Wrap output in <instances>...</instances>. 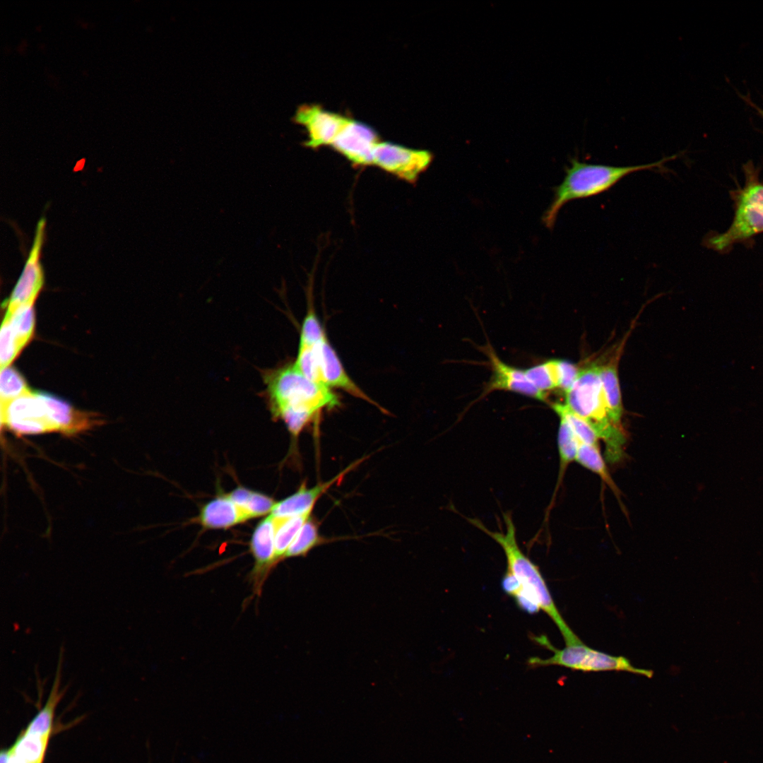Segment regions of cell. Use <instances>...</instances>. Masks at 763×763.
Masks as SVG:
<instances>
[{
    "label": "cell",
    "mask_w": 763,
    "mask_h": 763,
    "mask_svg": "<svg viewBox=\"0 0 763 763\" xmlns=\"http://www.w3.org/2000/svg\"><path fill=\"white\" fill-rule=\"evenodd\" d=\"M309 302L310 304L308 306L307 314L301 326L299 342L300 346H313L318 343L326 335L311 300Z\"/></svg>",
    "instance_id": "cell-30"
},
{
    "label": "cell",
    "mask_w": 763,
    "mask_h": 763,
    "mask_svg": "<svg viewBox=\"0 0 763 763\" xmlns=\"http://www.w3.org/2000/svg\"><path fill=\"white\" fill-rule=\"evenodd\" d=\"M318 343L313 346L299 345L294 363L300 372L309 380L327 387L324 382L321 372Z\"/></svg>",
    "instance_id": "cell-28"
},
{
    "label": "cell",
    "mask_w": 763,
    "mask_h": 763,
    "mask_svg": "<svg viewBox=\"0 0 763 763\" xmlns=\"http://www.w3.org/2000/svg\"><path fill=\"white\" fill-rule=\"evenodd\" d=\"M738 203L763 208V186L751 184L747 187L740 194Z\"/></svg>",
    "instance_id": "cell-32"
},
{
    "label": "cell",
    "mask_w": 763,
    "mask_h": 763,
    "mask_svg": "<svg viewBox=\"0 0 763 763\" xmlns=\"http://www.w3.org/2000/svg\"><path fill=\"white\" fill-rule=\"evenodd\" d=\"M546 648L553 651V655L548 658L536 657L534 659L536 667L560 666L583 672L627 671L647 678H651L653 674L652 670L634 667L623 656L609 655L583 643L566 646L562 649H557L548 643Z\"/></svg>",
    "instance_id": "cell-5"
},
{
    "label": "cell",
    "mask_w": 763,
    "mask_h": 763,
    "mask_svg": "<svg viewBox=\"0 0 763 763\" xmlns=\"http://www.w3.org/2000/svg\"><path fill=\"white\" fill-rule=\"evenodd\" d=\"M64 658V648L61 647L53 685L45 706L36 714L24 730L28 733L50 736L55 709L62 698L65 690H60Z\"/></svg>",
    "instance_id": "cell-17"
},
{
    "label": "cell",
    "mask_w": 763,
    "mask_h": 763,
    "mask_svg": "<svg viewBox=\"0 0 763 763\" xmlns=\"http://www.w3.org/2000/svg\"><path fill=\"white\" fill-rule=\"evenodd\" d=\"M312 512L285 518H275L276 524L275 535V564L284 559L288 548L304 523L311 517Z\"/></svg>",
    "instance_id": "cell-21"
},
{
    "label": "cell",
    "mask_w": 763,
    "mask_h": 763,
    "mask_svg": "<svg viewBox=\"0 0 763 763\" xmlns=\"http://www.w3.org/2000/svg\"><path fill=\"white\" fill-rule=\"evenodd\" d=\"M551 407L560 418L564 420L571 427L579 442L598 445L600 439L592 426L572 411L565 403H555Z\"/></svg>",
    "instance_id": "cell-25"
},
{
    "label": "cell",
    "mask_w": 763,
    "mask_h": 763,
    "mask_svg": "<svg viewBox=\"0 0 763 763\" xmlns=\"http://www.w3.org/2000/svg\"><path fill=\"white\" fill-rule=\"evenodd\" d=\"M318 352L322 377L327 387L342 389L351 396L377 406L348 376L326 335L319 342Z\"/></svg>",
    "instance_id": "cell-14"
},
{
    "label": "cell",
    "mask_w": 763,
    "mask_h": 763,
    "mask_svg": "<svg viewBox=\"0 0 763 763\" xmlns=\"http://www.w3.org/2000/svg\"><path fill=\"white\" fill-rule=\"evenodd\" d=\"M572 411L586 420L605 443L607 459L615 462L621 459L625 442L622 425L615 422L608 408L599 374L595 365L580 369L579 375L565 393V403Z\"/></svg>",
    "instance_id": "cell-4"
},
{
    "label": "cell",
    "mask_w": 763,
    "mask_h": 763,
    "mask_svg": "<svg viewBox=\"0 0 763 763\" xmlns=\"http://www.w3.org/2000/svg\"><path fill=\"white\" fill-rule=\"evenodd\" d=\"M530 382L540 391L560 389V360H550L524 370Z\"/></svg>",
    "instance_id": "cell-24"
},
{
    "label": "cell",
    "mask_w": 763,
    "mask_h": 763,
    "mask_svg": "<svg viewBox=\"0 0 763 763\" xmlns=\"http://www.w3.org/2000/svg\"><path fill=\"white\" fill-rule=\"evenodd\" d=\"M763 231V208L738 203L735 217L730 228L723 234L710 239L714 248L723 249L735 241Z\"/></svg>",
    "instance_id": "cell-15"
},
{
    "label": "cell",
    "mask_w": 763,
    "mask_h": 763,
    "mask_svg": "<svg viewBox=\"0 0 763 763\" xmlns=\"http://www.w3.org/2000/svg\"><path fill=\"white\" fill-rule=\"evenodd\" d=\"M465 518L500 545L507 559V571L517 579L521 586V591L531 598L555 622L566 646L582 643L559 613L538 566L519 546L516 527L511 514L509 512L503 514L505 524L503 532L490 530L477 519Z\"/></svg>",
    "instance_id": "cell-2"
},
{
    "label": "cell",
    "mask_w": 763,
    "mask_h": 763,
    "mask_svg": "<svg viewBox=\"0 0 763 763\" xmlns=\"http://www.w3.org/2000/svg\"><path fill=\"white\" fill-rule=\"evenodd\" d=\"M575 461L598 475L619 499L620 492L609 473L598 445L579 442Z\"/></svg>",
    "instance_id": "cell-22"
},
{
    "label": "cell",
    "mask_w": 763,
    "mask_h": 763,
    "mask_svg": "<svg viewBox=\"0 0 763 763\" xmlns=\"http://www.w3.org/2000/svg\"><path fill=\"white\" fill-rule=\"evenodd\" d=\"M3 321L9 325L20 348L22 350L33 334L35 314L32 306L18 308L11 316L5 317Z\"/></svg>",
    "instance_id": "cell-27"
},
{
    "label": "cell",
    "mask_w": 763,
    "mask_h": 763,
    "mask_svg": "<svg viewBox=\"0 0 763 763\" xmlns=\"http://www.w3.org/2000/svg\"><path fill=\"white\" fill-rule=\"evenodd\" d=\"M0 350L1 369L8 367L21 350L9 325L4 321L1 328Z\"/></svg>",
    "instance_id": "cell-31"
},
{
    "label": "cell",
    "mask_w": 763,
    "mask_h": 763,
    "mask_svg": "<svg viewBox=\"0 0 763 763\" xmlns=\"http://www.w3.org/2000/svg\"><path fill=\"white\" fill-rule=\"evenodd\" d=\"M749 102H750L751 106L752 105V107L757 110V113L759 114H760L762 116V117L763 118V110L761 109L760 107L755 105L752 102H751V101H749Z\"/></svg>",
    "instance_id": "cell-33"
},
{
    "label": "cell",
    "mask_w": 763,
    "mask_h": 763,
    "mask_svg": "<svg viewBox=\"0 0 763 763\" xmlns=\"http://www.w3.org/2000/svg\"><path fill=\"white\" fill-rule=\"evenodd\" d=\"M486 353L492 368V375L482 396L495 390H506L540 401L545 400L546 394L540 391L530 382L524 370L503 362L490 346L486 349Z\"/></svg>",
    "instance_id": "cell-13"
},
{
    "label": "cell",
    "mask_w": 763,
    "mask_h": 763,
    "mask_svg": "<svg viewBox=\"0 0 763 763\" xmlns=\"http://www.w3.org/2000/svg\"><path fill=\"white\" fill-rule=\"evenodd\" d=\"M45 225L44 219L38 222L32 248L21 276L11 293L5 317L11 316L20 307L32 306L43 285L44 275L40 256Z\"/></svg>",
    "instance_id": "cell-9"
},
{
    "label": "cell",
    "mask_w": 763,
    "mask_h": 763,
    "mask_svg": "<svg viewBox=\"0 0 763 763\" xmlns=\"http://www.w3.org/2000/svg\"><path fill=\"white\" fill-rule=\"evenodd\" d=\"M30 391L25 379L14 368L1 369L0 407Z\"/></svg>",
    "instance_id": "cell-29"
},
{
    "label": "cell",
    "mask_w": 763,
    "mask_h": 763,
    "mask_svg": "<svg viewBox=\"0 0 763 763\" xmlns=\"http://www.w3.org/2000/svg\"><path fill=\"white\" fill-rule=\"evenodd\" d=\"M227 496L239 508L245 521L271 514L276 504L270 497L242 486L236 487Z\"/></svg>",
    "instance_id": "cell-18"
},
{
    "label": "cell",
    "mask_w": 763,
    "mask_h": 763,
    "mask_svg": "<svg viewBox=\"0 0 763 763\" xmlns=\"http://www.w3.org/2000/svg\"><path fill=\"white\" fill-rule=\"evenodd\" d=\"M677 155H670L652 163L633 166L590 164L580 162L575 158H572L570 166L565 168L564 179L554 189L553 199L543 215V223L548 228L552 229L560 209L568 202L592 197L608 191L632 173L663 170L664 165Z\"/></svg>",
    "instance_id": "cell-3"
},
{
    "label": "cell",
    "mask_w": 763,
    "mask_h": 763,
    "mask_svg": "<svg viewBox=\"0 0 763 763\" xmlns=\"http://www.w3.org/2000/svg\"><path fill=\"white\" fill-rule=\"evenodd\" d=\"M377 132L367 124L349 118L331 147L356 166L372 165L379 142Z\"/></svg>",
    "instance_id": "cell-10"
},
{
    "label": "cell",
    "mask_w": 763,
    "mask_h": 763,
    "mask_svg": "<svg viewBox=\"0 0 763 763\" xmlns=\"http://www.w3.org/2000/svg\"><path fill=\"white\" fill-rule=\"evenodd\" d=\"M1 425L18 436L59 432L40 393L31 391L1 407Z\"/></svg>",
    "instance_id": "cell-6"
},
{
    "label": "cell",
    "mask_w": 763,
    "mask_h": 763,
    "mask_svg": "<svg viewBox=\"0 0 763 763\" xmlns=\"http://www.w3.org/2000/svg\"><path fill=\"white\" fill-rule=\"evenodd\" d=\"M348 119L316 104L300 105L293 117L295 123L304 127L307 134L304 146L311 148L331 146Z\"/></svg>",
    "instance_id": "cell-8"
},
{
    "label": "cell",
    "mask_w": 763,
    "mask_h": 763,
    "mask_svg": "<svg viewBox=\"0 0 763 763\" xmlns=\"http://www.w3.org/2000/svg\"><path fill=\"white\" fill-rule=\"evenodd\" d=\"M599 374L612 418L615 422L622 425V403L616 362L599 366Z\"/></svg>",
    "instance_id": "cell-23"
},
{
    "label": "cell",
    "mask_w": 763,
    "mask_h": 763,
    "mask_svg": "<svg viewBox=\"0 0 763 763\" xmlns=\"http://www.w3.org/2000/svg\"><path fill=\"white\" fill-rule=\"evenodd\" d=\"M432 160L433 155L427 150L380 141L374 151L372 165L402 180L414 183Z\"/></svg>",
    "instance_id": "cell-7"
},
{
    "label": "cell",
    "mask_w": 763,
    "mask_h": 763,
    "mask_svg": "<svg viewBox=\"0 0 763 763\" xmlns=\"http://www.w3.org/2000/svg\"><path fill=\"white\" fill-rule=\"evenodd\" d=\"M276 524L270 514L255 528L250 540V550L254 557V567L250 579L259 593L264 581L275 564V535Z\"/></svg>",
    "instance_id": "cell-11"
},
{
    "label": "cell",
    "mask_w": 763,
    "mask_h": 763,
    "mask_svg": "<svg viewBox=\"0 0 763 763\" xmlns=\"http://www.w3.org/2000/svg\"><path fill=\"white\" fill-rule=\"evenodd\" d=\"M579 441L572 430L567 422L560 418V425L557 433V448L560 459L559 473L555 485V488L547 510L548 518L550 510L552 509L556 495L563 480L566 470L569 465L575 461Z\"/></svg>",
    "instance_id": "cell-19"
},
{
    "label": "cell",
    "mask_w": 763,
    "mask_h": 763,
    "mask_svg": "<svg viewBox=\"0 0 763 763\" xmlns=\"http://www.w3.org/2000/svg\"><path fill=\"white\" fill-rule=\"evenodd\" d=\"M361 461H362V459L351 463L331 479L319 483L313 487H308L304 483L295 493L276 502L270 514L277 518H285L312 511L322 495L333 485L342 480L345 474L355 468Z\"/></svg>",
    "instance_id": "cell-12"
},
{
    "label": "cell",
    "mask_w": 763,
    "mask_h": 763,
    "mask_svg": "<svg viewBox=\"0 0 763 763\" xmlns=\"http://www.w3.org/2000/svg\"><path fill=\"white\" fill-rule=\"evenodd\" d=\"M49 738L23 731L8 751L20 763H42Z\"/></svg>",
    "instance_id": "cell-20"
},
{
    "label": "cell",
    "mask_w": 763,
    "mask_h": 763,
    "mask_svg": "<svg viewBox=\"0 0 763 763\" xmlns=\"http://www.w3.org/2000/svg\"><path fill=\"white\" fill-rule=\"evenodd\" d=\"M322 542L323 538L319 535L318 526L311 516L302 526L288 548L284 559L305 556Z\"/></svg>",
    "instance_id": "cell-26"
},
{
    "label": "cell",
    "mask_w": 763,
    "mask_h": 763,
    "mask_svg": "<svg viewBox=\"0 0 763 763\" xmlns=\"http://www.w3.org/2000/svg\"><path fill=\"white\" fill-rule=\"evenodd\" d=\"M259 372L264 384L260 395L272 419L281 420L293 437H297L322 409L339 404L331 389L309 380L294 362Z\"/></svg>",
    "instance_id": "cell-1"
},
{
    "label": "cell",
    "mask_w": 763,
    "mask_h": 763,
    "mask_svg": "<svg viewBox=\"0 0 763 763\" xmlns=\"http://www.w3.org/2000/svg\"><path fill=\"white\" fill-rule=\"evenodd\" d=\"M199 522L205 528H228L245 521L240 510L226 495L217 497L201 509Z\"/></svg>",
    "instance_id": "cell-16"
}]
</instances>
